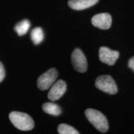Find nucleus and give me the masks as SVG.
Here are the masks:
<instances>
[{"instance_id":"obj_1","label":"nucleus","mask_w":134,"mask_h":134,"mask_svg":"<svg viewBox=\"0 0 134 134\" xmlns=\"http://www.w3.org/2000/svg\"><path fill=\"white\" fill-rule=\"evenodd\" d=\"M12 124L19 130L28 131L34 127V122L29 115L21 112L13 111L9 115Z\"/></svg>"},{"instance_id":"obj_2","label":"nucleus","mask_w":134,"mask_h":134,"mask_svg":"<svg viewBox=\"0 0 134 134\" xmlns=\"http://www.w3.org/2000/svg\"><path fill=\"white\" fill-rule=\"evenodd\" d=\"M85 115L90 123L97 130L105 133L109 129V124L106 117L98 110L88 109L85 110Z\"/></svg>"},{"instance_id":"obj_3","label":"nucleus","mask_w":134,"mask_h":134,"mask_svg":"<svg viewBox=\"0 0 134 134\" xmlns=\"http://www.w3.org/2000/svg\"><path fill=\"white\" fill-rule=\"evenodd\" d=\"M95 86L99 90L110 94H115L117 93L116 83L109 75H102L97 78Z\"/></svg>"},{"instance_id":"obj_4","label":"nucleus","mask_w":134,"mask_h":134,"mask_svg":"<svg viewBox=\"0 0 134 134\" xmlns=\"http://www.w3.org/2000/svg\"><path fill=\"white\" fill-rule=\"evenodd\" d=\"M58 77V71L52 68L40 76L37 80V86L42 91L48 90L56 81Z\"/></svg>"},{"instance_id":"obj_5","label":"nucleus","mask_w":134,"mask_h":134,"mask_svg":"<svg viewBox=\"0 0 134 134\" xmlns=\"http://www.w3.org/2000/svg\"><path fill=\"white\" fill-rule=\"evenodd\" d=\"M73 66L76 71L80 73L86 72L88 68V62L85 55L80 48H76L71 55Z\"/></svg>"},{"instance_id":"obj_6","label":"nucleus","mask_w":134,"mask_h":134,"mask_svg":"<svg viewBox=\"0 0 134 134\" xmlns=\"http://www.w3.org/2000/svg\"><path fill=\"white\" fill-rule=\"evenodd\" d=\"M119 57V52L110 49L106 47H101L99 50V57L102 62L113 66Z\"/></svg>"},{"instance_id":"obj_7","label":"nucleus","mask_w":134,"mask_h":134,"mask_svg":"<svg viewBox=\"0 0 134 134\" xmlns=\"http://www.w3.org/2000/svg\"><path fill=\"white\" fill-rule=\"evenodd\" d=\"M66 91V83L63 80H58L52 85L48 93V98L55 101L61 98Z\"/></svg>"},{"instance_id":"obj_8","label":"nucleus","mask_w":134,"mask_h":134,"mask_svg":"<svg viewBox=\"0 0 134 134\" xmlns=\"http://www.w3.org/2000/svg\"><path fill=\"white\" fill-rule=\"evenodd\" d=\"M91 23L94 26L100 29H108L112 25L111 16L108 13H100L93 17Z\"/></svg>"},{"instance_id":"obj_9","label":"nucleus","mask_w":134,"mask_h":134,"mask_svg":"<svg viewBox=\"0 0 134 134\" xmlns=\"http://www.w3.org/2000/svg\"><path fill=\"white\" fill-rule=\"evenodd\" d=\"M99 0H69L68 6L71 9L80 11L92 7Z\"/></svg>"},{"instance_id":"obj_10","label":"nucleus","mask_w":134,"mask_h":134,"mask_svg":"<svg viewBox=\"0 0 134 134\" xmlns=\"http://www.w3.org/2000/svg\"><path fill=\"white\" fill-rule=\"evenodd\" d=\"M42 109L46 113L54 116H58L62 114L59 105L53 103H44L42 105Z\"/></svg>"},{"instance_id":"obj_11","label":"nucleus","mask_w":134,"mask_h":134,"mask_svg":"<svg viewBox=\"0 0 134 134\" xmlns=\"http://www.w3.org/2000/svg\"><path fill=\"white\" fill-rule=\"evenodd\" d=\"M31 27V23L29 20L24 19L20 21L14 27L15 31L19 36H23L27 32Z\"/></svg>"},{"instance_id":"obj_12","label":"nucleus","mask_w":134,"mask_h":134,"mask_svg":"<svg viewBox=\"0 0 134 134\" xmlns=\"http://www.w3.org/2000/svg\"><path fill=\"white\" fill-rule=\"evenodd\" d=\"M31 40L35 45H38L43 41L44 38V34L42 29L40 27H35L31 33Z\"/></svg>"},{"instance_id":"obj_13","label":"nucleus","mask_w":134,"mask_h":134,"mask_svg":"<svg viewBox=\"0 0 134 134\" xmlns=\"http://www.w3.org/2000/svg\"><path fill=\"white\" fill-rule=\"evenodd\" d=\"M58 132L60 134H78V132L72 126L66 124H62L58 125Z\"/></svg>"},{"instance_id":"obj_14","label":"nucleus","mask_w":134,"mask_h":134,"mask_svg":"<svg viewBox=\"0 0 134 134\" xmlns=\"http://www.w3.org/2000/svg\"><path fill=\"white\" fill-rule=\"evenodd\" d=\"M5 77V70L2 63L0 62V83L4 80Z\"/></svg>"},{"instance_id":"obj_15","label":"nucleus","mask_w":134,"mask_h":134,"mask_svg":"<svg viewBox=\"0 0 134 134\" xmlns=\"http://www.w3.org/2000/svg\"><path fill=\"white\" fill-rule=\"evenodd\" d=\"M128 66L130 68H131V69L134 71V56L133 57L130 58L129 60Z\"/></svg>"}]
</instances>
